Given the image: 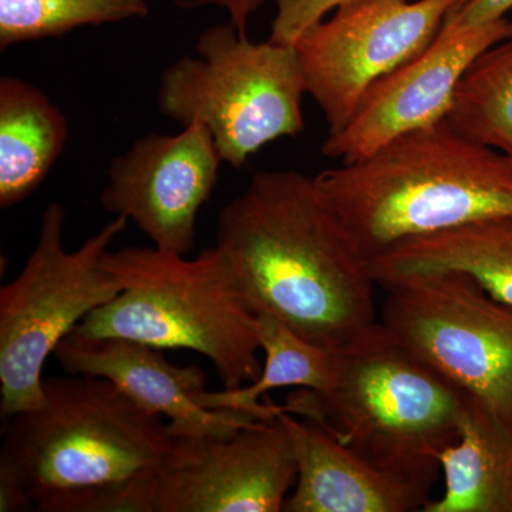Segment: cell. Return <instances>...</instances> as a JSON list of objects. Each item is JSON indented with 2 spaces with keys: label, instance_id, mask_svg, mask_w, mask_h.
Masks as SVG:
<instances>
[{
  "label": "cell",
  "instance_id": "6da1fadb",
  "mask_svg": "<svg viewBox=\"0 0 512 512\" xmlns=\"http://www.w3.org/2000/svg\"><path fill=\"white\" fill-rule=\"evenodd\" d=\"M238 298L320 348L339 352L377 320L369 261L315 177L258 171L218 214L217 244Z\"/></svg>",
  "mask_w": 512,
  "mask_h": 512
},
{
  "label": "cell",
  "instance_id": "7a4b0ae2",
  "mask_svg": "<svg viewBox=\"0 0 512 512\" xmlns=\"http://www.w3.org/2000/svg\"><path fill=\"white\" fill-rule=\"evenodd\" d=\"M43 387L45 404L6 420L0 477L40 512H154L174 447L163 417L100 377H49Z\"/></svg>",
  "mask_w": 512,
  "mask_h": 512
},
{
  "label": "cell",
  "instance_id": "3957f363",
  "mask_svg": "<svg viewBox=\"0 0 512 512\" xmlns=\"http://www.w3.org/2000/svg\"><path fill=\"white\" fill-rule=\"evenodd\" d=\"M320 192L367 261L409 239L512 217V165L447 119L320 171Z\"/></svg>",
  "mask_w": 512,
  "mask_h": 512
},
{
  "label": "cell",
  "instance_id": "277c9868",
  "mask_svg": "<svg viewBox=\"0 0 512 512\" xmlns=\"http://www.w3.org/2000/svg\"><path fill=\"white\" fill-rule=\"evenodd\" d=\"M467 402L379 322L339 350L328 390L296 389L281 409L316 421L377 470L431 491L441 454L460 439Z\"/></svg>",
  "mask_w": 512,
  "mask_h": 512
},
{
  "label": "cell",
  "instance_id": "5b68a950",
  "mask_svg": "<svg viewBox=\"0 0 512 512\" xmlns=\"http://www.w3.org/2000/svg\"><path fill=\"white\" fill-rule=\"evenodd\" d=\"M104 266L121 292L72 335L192 350L210 360L225 390L261 375L258 316L235 293L217 247L194 259L154 247L123 248L107 252Z\"/></svg>",
  "mask_w": 512,
  "mask_h": 512
},
{
  "label": "cell",
  "instance_id": "8992f818",
  "mask_svg": "<svg viewBox=\"0 0 512 512\" xmlns=\"http://www.w3.org/2000/svg\"><path fill=\"white\" fill-rule=\"evenodd\" d=\"M305 83L293 46L255 43L231 22L205 29L194 55L161 74V114L208 128L225 164L244 167L261 148L305 130Z\"/></svg>",
  "mask_w": 512,
  "mask_h": 512
},
{
  "label": "cell",
  "instance_id": "52a82bcc",
  "mask_svg": "<svg viewBox=\"0 0 512 512\" xmlns=\"http://www.w3.org/2000/svg\"><path fill=\"white\" fill-rule=\"evenodd\" d=\"M66 222L63 205H47L28 262L0 289V416L5 421L45 404L46 360L87 315L121 292L104 256L127 228V218H114L76 251L64 245Z\"/></svg>",
  "mask_w": 512,
  "mask_h": 512
},
{
  "label": "cell",
  "instance_id": "ba28073f",
  "mask_svg": "<svg viewBox=\"0 0 512 512\" xmlns=\"http://www.w3.org/2000/svg\"><path fill=\"white\" fill-rule=\"evenodd\" d=\"M383 291L389 335L512 429V306L458 272L412 276Z\"/></svg>",
  "mask_w": 512,
  "mask_h": 512
},
{
  "label": "cell",
  "instance_id": "9c48e42d",
  "mask_svg": "<svg viewBox=\"0 0 512 512\" xmlns=\"http://www.w3.org/2000/svg\"><path fill=\"white\" fill-rule=\"evenodd\" d=\"M466 0H350L295 43L306 94L328 136L348 124L366 90L433 42Z\"/></svg>",
  "mask_w": 512,
  "mask_h": 512
},
{
  "label": "cell",
  "instance_id": "30bf717a",
  "mask_svg": "<svg viewBox=\"0 0 512 512\" xmlns=\"http://www.w3.org/2000/svg\"><path fill=\"white\" fill-rule=\"evenodd\" d=\"M279 414L231 436L173 437L154 512H281L298 466Z\"/></svg>",
  "mask_w": 512,
  "mask_h": 512
},
{
  "label": "cell",
  "instance_id": "8fae6325",
  "mask_svg": "<svg viewBox=\"0 0 512 512\" xmlns=\"http://www.w3.org/2000/svg\"><path fill=\"white\" fill-rule=\"evenodd\" d=\"M512 37V20L463 25L448 16L426 49L376 80L352 119L326 136L323 156L352 164L372 156L394 138L447 119L458 83L491 46Z\"/></svg>",
  "mask_w": 512,
  "mask_h": 512
},
{
  "label": "cell",
  "instance_id": "7c38bea8",
  "mask_svg": "<svg viewBox=\"0 0 512 512\" xmlns=\"http://www.w3.org/2000/svg\"><path fill=\"white\" fill-rule=\"evenodd\" d=\"M222 163L214 138L200 123L174 136L148 134L110 161L101 207L133 222L154 248L187 255Z\"/></svg>",
  "mask_w": 512,
  "mask_h": 512
},
{
  "label": "cell",
  "instance_id": "4fadbf2b",
  "mask_svg": "<svg viewBox=\"0 0 512 512\" xmlns=\"http://www.w3.org/2000/svg\"><path fill=\"white\" fill-rule=\"evenodd\" d=\"M53 356L70 375L109 380L138 406L167 419L173 437L231 436L258 421L239 410L202 406L198 396L207 390V377L201 367L174 365L143 343L69 335Z\"/></svg>",
  "mask_w": 512,
  "mask_h": 512
},
{
  "label": "cell",
  "instance_id": "5bb4252c",
  "mask_svg": "<svg viewBox=\"0 0 512 512\" xmlns=\"http://www.w3.org/2000/svg\"><path fill=\"white\" fill-rule=\"evenodd\" d=\"M279 416L298 466L282 512H412L431 500L430 491L377 470L316 421Z\"/></svg>",
  "mask_w": 512,
  "mask_h": 512
},
{
  "label": "cell",
  "instance_id": "9a60e30c",
  "mask_svg": "<svg viewBox=\"0 0 512 512\" xmlns=\"http://www.w3.org/2000/svg\"><path fill=\"white\" fill-rule=\"evenodd\" d=\"M369 268L382 289L412 276L458 272L512 306V217L409 239L369 261Z\"/></svg>",
  "mask_w": 512,
  "mask_h": 512
},
{
  "label": "cell",
  "instance_id": "2e32d148",
  "mask_svg": "<svg viewBox=\"0 0 512 512\" xmlns=\"http://www.w3.org/2000/svg\"><path fill=\"white\" fill-rule=\"evenodd\" d=\"M69 140L66 116L42 90L0 79V208L9 210L43 184Z\"/></svg>",
  "mask_w": 512,
  "mask_h": 512
},
{
  "label": "cell",
  "instance_id": "e0dca14e",
  "mask_svg": "<svg viewBox=\"0 0 512 512\" xmlns=\"http://www.w3.org/2000/svg\"><path fill=\"white\" fill-rule=\"evenodd\" d=\"M443 495L423 512H512V429L468 397L460 439L440 458Z\"/></svg>",
  "mask_w": 512,
  "mask_h": 512
},
{
  "label": "cell",
  "instance_id": "ac0fdd59",
  "mask_svg": "<svg viewBox=\"0 0 512 512\" xmlns=\"http://www.w3.org/2000/svg\"><path fill=\"white\" fill-rule=\"evenodd\" d=\"M256 316L264 353L261 375L254 383L239 389L205 390L198 396V403L207 409H234L252 414L258 420L274 419L282 412L281 404L262 402L266 393L282 387L323 392L335 382L339 352L313 345L272 316Z\"/></svg>",
  "mask_w": 512,
  "mask_h": 512
},
{
  "label": "cell",
  "instance_id": "d6986e66",
  "mask_svg": "<svg viewBox=\"0 0 512 512\" xmlns=\"http://www.w3.org/2000/svg\"><path fill=\"white\" fill-rule=\"evenodd\" d=\"M447 121L512 165V37L474 60L458 83Z\"/></svg>",
  "mask_w": 512,
  "mask_h": 512
},
{
  "label": "cell",
  "instance_id": "ffe728a7",
  "mask_svg": "<svg viewBox=\"0 0 512 512\" xmlns=\"http://www.w3.org/2000/svg\"><path fill=\"white\" fill-rule=\"evenodd\" d=\"M147 0H0V52L86 26L144 19Z\"/></svg>",
  "mask_w": 512,
  "mask_h": 512
},
{
  "label": "cell",
  "instance_id": "44dd1931",
  "mask_svg": "<svg viewBox=\"0 0 512 512\" xmlns=\"http://www.w3.org/2000/svg\"><path fill=\"white\" fill-rule=\"evenodd\" d=\"M350 0H275L276 13L268 40L275 45L295 46L299 37L336 8Z\"/></svg>",
  "mask_w": 512,
  "mask_h": 512
},
{
  "label": "cell",
  "instance_id": "7402d4cb",
  "mask_svg": "<svg viewBox=\"0 0 512 512\" xmlns=\"http://www.w3.org/2000/svg\"><path fill=\"white\" fill-rule=\"evenodd\" d=\"M266 0H173L177 8L195 10L202 8L224 9L229 22L242 33L248 35V23L256 10L264 6Z\"/></svg>",
  "mask_w": 512,
  "mask_h": 512
},
{
  "label": "cell",
  "instance_id": "603a6c76",
  "mask_svg": "<svg viewBox=\"0 0 512 512\" xmlns=\"http://www.w3.org/2000/svg\"><path fill=\"white\" fill-rule=\"evenodd\" d=\"M512 9V0H466L456 9L451 10L457 22L463 25H480L493 20L507 18Z\"/></svg>",
  "mask_w": 512,
  "mask_h": 512
}]
</instances>
